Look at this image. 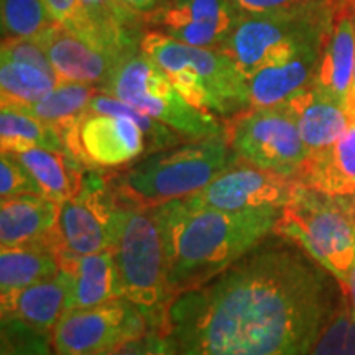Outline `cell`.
Segmentation results:
<instances>
[{"mask_svg": "<svg viewBox=\"0 0 355 355\" xmlns=\"http://www.w3.org/2000/svg\"><path fill=\"white\" fill-rule=\"evenodd\" d=\"M60 204L43 194H21L0 202V243L19 247L50 242L55 234ZM56 248V247H55Z\"/></svg>", "mask_w": 355, "mask_h": 355, "instance_id": "cell-21", "label": "cell"}, {"mask_svg": "<svg viewBox=\"0 0 355 355\" xmlns=\"http://www.w3.org/2000/svg\"><path fill=\"white\" fill-rule=\"evenodd\" d=\"M58 259L61 268H64L71 277L68 311L92 308L123 296L112 250L89 255L61 252Z\"/></svg>", "mask_w": 355, "mask_h": 355, "instance_id": "cell-19", "label": "cell"}, {"mask_svg": "<svg viewBox=\"0 0 355 355\" xmlns=\"http://www.w3.org/2000/svg\"><path fill=\"white\" fill-rule=\"evenodd\" d=\"M150 329L139 306L122 296L64 313L51 332V344L56 355H97Z\"/></svg>", "mask_w": 355, "mask_h": 355, "instance_id": "cell-11", "label": "cell"}, {"mask_svg": "<svg viewBox=\"0 0 355 355\" xmlns=\"http://www.w3.org/2000/svg\"><path fill=\"white\" fill-rule=\"evenodd\" d=\"M0 61H17V63L33 64L46 73L56 76L50 58L37 40L32 38H2ZM58 78V76H56Z\"/></svg>", "mask_w": 355, "mask_h": 355, "instance_id": "cell-34", "label": "cell"}, {"mask_svg": "<svg viewBox=\"0 0 355 355\" xmlns=\"http://www.w3.org/2000/svg\"><path fill=\"white\" fill-rule=\"evenodd\" d=\"M44 3H46L53 20H55L58 25L63 26L68 32L74 33L76 37L84 40V42H87L89 44H92L97 50L112 53L107 46H105L104 40H102L99 32H97L94 24H92L83 0H44ZM112 55H115V53H112Z\"/></svg>", "mask_w": 355, "mask_h": 355, "instance_id": "cell-30", "label": "cell"}, {"mask_svg": "<svg viewBox=\"0 0 355 355\" xmlns=\"http://www.w3.org/2000/svg\"><path fill=\"white\" fill-rule=\"evenodd\" d=\"M0 355H56L51 334L33 329L17 319L2 318V347Z\"/></svg>", "mask_w": 355, "mask_h": 355, "instance_id": "cell-31", "label": "cell"}, {"mask_svg": "<svg viewBox=\"0 0 355 355\" xmlns=\"http://www.w3.org/2000/svg\"><path fill=\"white\" fill-rule=\"evenodd\" d=\"M285 104L295 114L308 158L332 148L347 128L349 119L344 105L322 94L313 84L301 89Z\"/></svg>", "mask_w": 355, "mask_h": 355, "instance_id": "cell-20", "label": "cell"}, {"mask_svg": "<svg viewBox=\"0 0 355 355\" xmlns=\"http://www.w3.org/2000/svg\"><path fill=\"white\" fill-rule=\"evenodd\" d=\"M68 152L87 168H119L150 153L145 132L128 112V104L97 91L73 128L63 133Z\"/></svg>", "mask_w": 355, "mask_h": 355, "instance_id": "cell-9", "label": "cell"}, {"mask_svg": "<svg viewBox=\"0 0 355 355\" xmlns=\"http://www.w3.org/2000/svg\"><path fill=\"white\" fill-rule=\"evenodd\" d=\"M165 243L171 300L224 272L275 234L282 209L227 212L191 206L184 198L152 207Z\"/></svg>", "mask_w": 355, "mask_h": 355, "instance_id": "cell-2", "label": "cell"}, {"mask_svg": "<svg viewBox=\"0 0 355 355\" xmlns=\"http://www.w3.org/2000/svg\"><path fill=\"white\" fill-rule=\"evenodd\" d=\"M119 2L125 8H128V10L135 13V15L141 17L145 21V17L157 10L162 6L163 0H119Z\"/></svg>", "mask_w": 355, "mask_h": 355, "instance_id": "cell-37", "label": "cell"}, {"mask_svg": "<svg viewBox=\"0 0 355 355\" xmlns=\"http://www.w3.org/2000/svg\"><path fill=\"white\" fill-rule=\"evenodd\" d=\"M99 91L165 123L183 140L227 133V127L216 115L189 104L165 71L141 50L123 58Z\"/></svg>", "mask_w": 355, "mask_h": 355, "instance_id": "cell-8", "label": "cell"}, {"mask_svg": "<svg viewBox=\"0 0 355 355\" xmlns=\"http://www.w3.org/2000/svg\"><path fill=\"white\" fill-rule=\"evenodd\" d=\"M308 355H355V318L349 308L337 311Z\"/></svg>", "mask_w": 355, "mask_h": 355, "instance_id": "cell-32", "label": "cell"}, {"mask_svg": "<svg viewBox=\"0 0 355 355\" xmlns=\"http://www.w3.org/2000/svg\"><path fill=\"white\" fill-rule=\"evenodd\" d=\"M13 155L32 173L43 196L60 204L81 191L87 166L71 153L30 148Z\"/></svg>", "mask_w": 355, "mask_h": 355, "instance_id": "cell-23", "label": "cell"}, {"mask_svg": "<svg viewBox=\"0 0 355 355\" xmlns=\"http://www.w3.org/2000/svg\"><path fill=\"white\" fill-rule=\"evenodd\" d=\"M355 63V2L336 0L334 20L324 40L313 86L340 105L347 104Z\"/></svg>", "mask_w": 355, "mask_h": 355, "instance_id": "cell-16", "label": "cell"}, {"mask_svg": "<svg viewBox=\"0 0 355 355\" xmlns=\"http://www.w3.org/2000/svg\"><path fill=\"white\" fill-rule=\"evenodd\" d=\"M275 235L173 296L163 332L178 355L309 354L344 291L298 243Z\"/></svg>", "mask_w": 355, "mask_h": 355, "instance_id": "cell-1", "label": "cell"}, {"mask_svg": "<svg viewBox=\"0 0 355 355\" xmlns=\"http://www.w3.org/2000/svg\"><path fill=\"white\" fill-rule=\"evenodd\" d=\"M0 144L2 152L10 153H20L30 148L68 152L58 128L10 105H2L0 110Z\"/></svg>", "mask_w": 355, "mask_h": 355, "instance_id": "cell-27", "label": "cell"}, {"mask_svg": "<svg viewBox=\"0 0 355 355\" xmlns=\"http://www.w3.org/2000/svg\"><path fill=\"white\" fill-rule=\"evenodd\" d=\"M21 194H42L32 173L10 152L0 155V199L21 196Z\"/></svg>", "mask_w": 355, "mask_h": 355, "instance_id": "cell-33", "label": "cell"}, {"mask_svg": "<svg viewBox=\"0 0 355 355\" xmlns=\"http://www.w3.org/2000/svg\"><path fill=\"white\" fill-rule=\"evenodd\" d=\"M234 159L227 133L181 141L137 159L110 180V188L123 202L155 207L202 189Z\"/></svg>", "mask_w": 355, "mask_h": 355, "instance_id": "cell-3", "label": "cell"}, {"mask_svg": "<svg viewBox=\"0 0 355 355\" xmlns=\"http://www.w3.org/2000/svg\"><path fill=\"white\" fill-rule=\"evenodd\" d=\"M296 180L260 170L235 157L232 165L225 168L202 189L184 199L191 206L237 212L260 207L283 209L293 196Z\"/></svg>", "mask_w": 355, "mask_h": 355, "instance_id": "cell-13", "label": "cell"}, {"mask_svg": "<svg viewBox=\"0 0 355 355\" xmlns=\"http://www.w3.org/2000/svg\"><path fill=\"white\" fill-rule=\"evenodd\" d=\"M140 50L194 107L229 122L252 109L248 78L219 48L189 46L157 30H145Z\"/></svg>", "mask_w": 355, "mask_h": 355, "instance_id": "cell-4", "label": "cell"}, {"mask_svg": "<svg viewBox=\"0 0 355 355\" xmlns=\"http://www.w3.org/2000/svg\"><path fill=\"white\" fill-rule=\"evenodd\" d=\"M97 355H178L165 332L150 329L145 334L114 345Z\"/></svg>", "mask_w": 355, "mask_h": 355, "instance_id": "cell-35", "label": "cell"}, {"mask_svg": "<svg viewBox=\"0 0 355 355\" xmlns=\"http://www.w3.org/2000/svg\"><path fill=\"white\" fill-rule=\"evenodd\" d=\"M71 295V277L60 268L55 277L35 285L0 295L2 318L17 319L33 329L51 334L55 326L68 311Z\"/></svg>", "mask_w": 355, "mask_h": 355, "instance_id": "cell-17", "label": "cell"}, {"mask_svg": "<svg viewBox=\"0 0 355 355\" xmlns=\"http://www.w3.org/2000/svg\"><path fill=\"white\" fill-rule=\"evenodd\" d=\"M355 2V0H354ZM345 112H355V63H354V74H352V86L347 97V104H345Z\"/></svg>", "mask_w": 355, "mask_h": 355, "instance_id": "cell-40", "label": "cell"}, {"mask_svg": "<svg viewBox=\"0 0 355 355\" xmlns=\"http://www.w3.org/2000/svg\"><path fill=\"white\" fill-rule=\"evenodd\" d=\"M97 91L99 89L89 86V84L60 81L43 99L28 105V107L17 109L33 115L44 123H50L63 135L64 132H68L69 128H73L81 121Z\"/></svg>", "mask_w": 355, "mask_h": 355, "instance_id": "cell-26", "label": "cell"}, {"mask_svg": "<svg viewBox=\"0 0 355 355\" xmlns=\"http://www.w3.org/2000/svg\"><path fill=\"white\" fill-rule=\"evenodd\" d=\"M110 250L123 296L139 306L153 331L163 332L171 293L165 243L152 207H140L117 198Z\"/></svg>", "mask_w": 355, "mask_h": 355, "instance_id": "cell-5", "label": "cell"}, {"mask_svg": "<svg viewBox=\"0 0 355 355\" xmlns=\"http://www.w3.org/2000/svg\"><path fill=\"white\" fill-rule=\"evenodd\" d=\"M344 295H345V298L349 300V306H350L349 309L355 318V263L352 266V270H350L347 283H345V286H344Z\"/></svg>", "mask_w": 355, "mask_h": 355, "instance_id": "cell-38", "label": "cell"}, {"mask_svg": "<svg viewBox=\"0 0 355 355\" xmlns=\"http://www.w3.org/2000/svg\"><path fill=\"white\" fill-rule=\"evenodd\" d=\"M337 199H339L340 204L345 207V211H347L350 217L355 220V189L350 194H347V196H340Z\"/></svg>", "mask_w": 355, "mask_h": 355, "instance_id": "cell-39", "label": "cell"}, {"mask_svg": "<svg viewBox=\"0 0 355 355\" xmlns=\"http://www.w3.org/2000/svg\"><path fill=\"white\" fill-rule=\"evenodd\" d=\"M322 44H311L286 60L266 64L248 78L252 107H273L285 104L301 89L313 84Z\"/></svg>", "mask_w": 355, "mask_h": 355, "instance_id": "cell-18", "label": "cell"}, {"mask_svg": "<svg viewBox=\"0 0 355 355\" xmlns=\"http://www.w3.org/2000/svg\"><path fill=\"white\" fill-rule=\"evenodd\" d=\"M242 15L232 0H163L145 17V28L198 48H220Z\"/></svg>", "mask_w": 355, "mask_h": 355, "instance_id": "cell-14", "label": "cell"}, {"mask_svg": "<svg viewBox=\"0 0 355 355\" xmlns=\"http://www.w3.org/2000/svg\"><path fill=\"white\" fill-rule=\"evenodd\" d=\"M334 12L336 0H308L277 10L242 15L220 50L250 78L266 64L286 60L311 44L324 43Z\"/></svg>", "mask_w": 355, "mask_h": 355, "instance_id": "cell-6", "label": "cell"}, {"mask_svg": "<svg viewBox=\"0 0 355 355\" xmlns=\"http://www.w3.org/2000/svg\"><path fill=\"white\" fill-rule=\"evenodd\" d=\"M117 196L101 171L87 168L76 196L60 202L55 243L56 252L73 255L110 250Z\"/></svg>", "mask_w": 355, "mask_h": 355, "instance_id": "cell-12", "label": "cell"}, {"mask_svg": "<svg viewBox=\"0 0 355 355\" xmlns=\"http://www.w3.org/2000/svg\"><path fill=\"white\" fill-rule=\"evenodd\" d=\"M83 3L110 51L127 56L140 50L146 30L141 17L123 7L119 0H83Z\"/></svg>", "mask_w": 355, "mask_h": 355, "instance_id": "cell-25", "label": "cell"}, {"mask_svg": "<svg viewBox=\"0 0 355 355\" xmlns=\"http://www.w3.org/2000/svg\"><path fill=\"white\" fill-rule=\"evenodd\" d=\"M303 2H308V0H232L235 8L241 12V15L277 10V8L291 7Z\"/></svg>", "mask_w": 355, "mask_h": 355, "instance_id": "cell-36", "label": "cell"}, {"mask_svg": "<svg viewBox=\"0 0 355 355\" xmlns=\"http://www.w3.org/2000/svg\"><path fill=\"white\" fill-rule=\"evenodd\" d=\"M58 252L50 242L2 247L0 250V291L24 290L60 272Z\"/></svg>", "mask_w": 355, "mask_h": 355, "instance_id": "cell-24", "label": "cell"}, {"mask_svg": "<svg viewBox=\"0 0 355 355\" xmlns=\"http://www.w3.org/2000/svg\"><path fill=\"white\" fill-rule=\"evenodd\" d=\"M275 234L298 243L344 291L355 263V220L339 199L296 183Z\"/></svg>", "mask_w": 355, "mask_h": 355, "instance_id": "cell-7", "label": "cell"}, {"mask_svg": "<svg viewBox=\"0 0 355 355\" xmlns=\"http://www.w3.org/2000/svg\"><path fill=\"white\" fill-rule=\"evenodd\" d=\"M334 146L306 159L298 183L329 196H347L355 189V112Z\"/></svg>", "mask_w": 355, "mask_h": 355, "instance_id": "cell-22", "label": "cell"}, {"mask_svg": "<svg viewBox=\"0 0 355 355\" xmlns=\"http://www.w3.org/2000/svg\"><path fill=\"white\" fill-rule=\"evenodd\" d=\"M53 25L44 0H2V38L37 40Z\"/></svg>", "mask_w": 355, "mask_h": 355, "instance_id": "cell-29", "label": "cell"}, {"mask_svg": "<svg viewBox=\"0 0 355 355\" xmlns=\"http://www.w3.org/2000/svg\"><path fill=\"white\" fill-rule=\"evenodd\" d=\"M230 122L227 137L235 157L260 170L298 181L308 150L295 114L286 104L252 107Z\"/></svg>", "mask_w": 355, "mask_h": 355, "instance_id": "cell-10", "label": "cell"}, {"mask_svg": "<svg viewBox=\"0 0 355 355\" xmlns=\"http://www.w3.org/2000/svg\"><path fill=\"white\" fill-rule=\"evenodd\" d=\"M60 79L33 64L0 61V91L2 105L28 107L43 99Z\"/></svg>", "mask_w": 355, "mask_h": 355, "instance_id": "cell-28", "label": "cell"}, {"mask_svg": "<svg viewBox=\"0 0 355 355\" xmlns=\"http://www.w3.org/2000/svg\"><path fill=\"white\" fill-rule=\"evenodd\" d=\"M37 42L46 51L60 81L83 83L101 89L123 60L97 50L58 24L40 35Z\"/></svg>", "mask_w": 355, "mask_h": 355, "instance_id": "cell-15", "label": "cell"}]
</instances>
